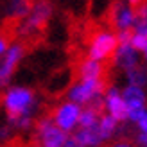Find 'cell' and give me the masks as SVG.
I'll list each match as a JSON object with an SVG mask.
<instances>
[{
    "label": "cell",
    "mask_w": 147,
    "mask_h": 147,
    "mask_svg": "<svg viewBox=\"0 0 147 147\" xmlns=\"http://www.w3.org/2000/svg\"><path fill=\"white\" fill-rule=\"evenodd\" d=\"M4 106L7 120L13 126L20 117H31L32 119V108L34 104V92L29 88H11L4 95Z\"/></svg>",
    "instance_id": "cell-1"
},
{
    "label": "cell",
    "mask_w": 147,
    "mask_h": 147,
    "mask_svg": "<svg viewBox=\"0 0 147 147\" xmlns=\"http://www.w3.org/2000/svg\"><path fill=\"white\" fill-rule=\"evenodd\" d=\"M117 36L111 32H99L90 43V50H88V59L92 61H115V52H117Z\"/></svg>",
    "instance_id": "cell-2"
},
{
    "label": "cell",
    "mask_w": 147,
    "mask_h": 147,
    "mask_svg": "<svg viewBox=\"0 0 147 147\" xmlns=\"http://www.w3.org/2000/svg\"><path fill=\"white\" fill-rule=\"evenodd\" d=\"M79 115H81V108L74 102H65L59 108L54 109V115H52V120L56 122L54 126H57L61 131H70L74 126L77 124L79 120Z\"/></svg>",
    "instance_id": "cell-3"
},
{
    "label": "cell",
    "mask_w": 147,
    "mask_h": 147,
    "mask_svg": "<svg viewBox=\"0 0 147 147\" xmlns=\"http://www.w3.org/2000/svg\"><path fill=\"white\" fill-rule=\"evenodd\" d=\"M24 54H25V50H24V47H22L20 43H13V45L7 49L5 59H4L2 65H0V90H2V88L7 84V81L11 79L14 68L18 67V63H20L22 57H24Z\"/></svg>",
    "instance_id": "cell-4"
},
{
    "label": "cell",
    "mask_w": 147,
    "mask_h": 147,
    "mask_svg": "<svg viewBox=\"0 0 147 147\" xmlns=\"http://www.w3.org/2000/svg\"><path fill=\"white\" fill-rule=\"evenodd\" d=\"M104 100H106V106L109 108V117L115 120V122H124L127 120V108L126 104H124L122 97L119 95V92H117V88H109V90L106 92L104 95Z\"/></svg>",
    "instance_id": "cell-5"
},
{
    "label": "cell",
    "mask_w": 147,
    "mask_h": 147,
    "mask_svg": "<svg viewBox=\"0 0 147 147\" xmlns=\"http://www.w3.org/2000/svg\"><path fill=\"white\" fill-rule=\"evenodd\" d=\"M122 100L126 104L127 111L129 109H145V92L136 86H127L122 93Z\"/></svg>",
    "instance_id": "cell-6"
},
{
    "label": "cell",
    "mask_w": 147,
    "mask_h": 147,
    "mask_svg": "<svg viewBox=\"0 0 147 147\" xmlns=\"http://www.w3.org/2000/svg\"><path fill=\"white\" fill-rule=\"evenodd\" d=\"M77 142L83 145V147H99L102 144V136H100V131H99V122L95 126L90 127H81L76 135Z\"/></svg>",
    "instance_id": "cell-7"
},
{
    "label": "cell",
    "mask_w": 147,
    "mask_h": 147,
    "mask_svg": "<svg viewBox=\"0 0 147 147\" xmlns=\"http://www.w3.org/2000/svg\"><path fill=\"white\" fill-rule=\"evenodd\" d=\"M115 63L119 65L120 68L124 70H131L138 65V56H136V50L131 49V45H124V47H117V52H115Z\"/></svg>",
    "instance_id": "cell-8"
},
{
    "label": "cell",
    "mask_w": 147,
    "mask_h": 147,
    "mask_svg": "<svg viewBox=\"0 0 147 147\" xmlns=\"http://www.w3.org/2000/svg\"><path fill=\"white\" fill-rule=\"evenodd\" d=\"M127 79H129V86H136V88H144L147 86V68L142 65H136L135 68L127 70Z\"/></svg>",
    "instance_id": "cell-9"
},
{
    "label": "cell",
    "mask_w": 147,
    "mask_h": 147,
    "mask_svg": "<svg viewBox=\"0 0 147 147\" xmlns=\"http://www.w3.org/2000/svg\"><path fill=\"white\" fill-rule=\"evenodd\" d=\"M99 131H100V136H102V142L111 138L113 133L117 131V122L108 115H102L99 119Z\"/></svg>",
    "instance_id": "cell-10"
},
{
    "label": "cell",
    "mask_w": 147,
    "mask_h": 147,
    "mask_svg": "<svg viewBox=\"0 0 147 147\" xmlns=\"http://www.w3.org/2000/svg\"><path fill=\"white\" fill-rule=\"evenodd\" d=\"M133 25H135L136 34L147 36V4L135 13V24Z\"/></svg>",
    "instance_id": "cell-11"
},
{
    "label": "cell",
    "mask_w": 147,
    "mask_h": 147,
    "mask_svg": "<svg viewBox=\"0 0 147 147\" xmlns=\"http://www.w3.org/2000/svg\"><path fill=\"white\" fill-rule=\"evenodd\" d=\"M99 119H100V117H99L97 113L90 111V109H84V111H81L77 122H79L81 127H90V126H95V124L99 122Z\"/></svg>",
    "instance_id": "cell-12"
},
{
    "label": "cell",
    "mask_w": 147,
    "mask_h": 147,
    "mask_svg": "<svg viewBox=\"0 0 147 147\" xmlns=\"http://www.w3.org/2000/svg\"><path fill=\"white\" fill-rule=\"evenodd\" d=\"M129 45H131V49H133V50H145V47H147V36L133 34V36H131Z\"/></svg>",
    "instance_id": "cell-13"
},
{
    "label": "cell",
    "mask_w": 147,
    "mask_h": 147,
    "mask_svg": "<svg viewBox=\"0 0 147 147\" xmlns=\"http://www.w3.org/2000/svg\"><path fill=\"white\" fill-rule=\"evenodd\" d=\"M145 115V109H129L127 111V119L133 120V122H138Z\"/></svg>",
    "instance_id": "cell-14"
},
{
    "label": "cell",
    "mask_w": 147,
    "mask_h": 147,
    "mask_svg": "<svg viewBox=\"0 0 147 147\" xmlns=\"http://www.w3.org/2000/svg\"><path fill=\"white\" fill-rule=\"evenodd\" d=\"M63 147H83V145L77 142V138H76V136H67V142H65Z\"/></svg>",
    "instance_id": "cell-15"
},
{
    "label": "cell",
    "mask_w": 147,
    "mask_h": 147,
    "mask_svg": "<svg viewBox=\"0 0 147 147\" xmlns=\"http://www.w3.org/2000/svg\"><path fill=\"white\" fill-rule=\"evenodd\" d=\"M136 124H138V127H140V133H147V113H145Z\"/></svg>",
    "instance_id": "cell-16"
},
{
    "label": "cell",
    "mask_w": 147,
    "mask_h": 147,
    "mask_svg": "<svg viewBox=\"0 0 147 147\" xmlns=\"http://www.w3.org/2000/svg\"><path fill=\"white\" fill-rule=\"evenodd\" d=\"M108 147H133L127 140H119L117 144H113V145H108Z\"/></svg>",
    "instance_id": "cell-17"
},
{
    "label": "cell",
    "mask_w": 147,
    "mask_h": 147,
    "mask_svg": "<svg viewBox=\"0 0 147 147\" xmlns=\"http://www.w3.org/2000/svg\"><path fill=\"white\" fill-rule=\"evenodd\" d=\"M5 52H7V43H5L2 38H0V56L5 54Z\"/></svg>",
    "instance_id": "cell-18"
},
{
    "label": "cell",
    "mask_w": 147,
    "mask_h": 147,
    "mask_svg": "<svg viewBox=\"0 0 147 147\" xmlns=\"http://www.w3.org/2000/svg\"><path fill=\"white\" fill-rule=\"evenodd\" d=\"M144 52H145V59H147V47H145V50H144Z\"/></svg>",
    "instance_id": "cell-19"
},
{
    "label": "cell",
    "mask_w": 147,
    "mask_h": 147,
    "mask_svg": "<svg viewBox=\"0 0 147 147\" xmlns=\"http://www.w3.org/2000/svg\"><path fill=\"white\" fill-rule=\"evenodd\" d=\"M32 2H34V0H32Z\"/></svg>",
    "instance_id": "cell-20"
}]
</instances>
